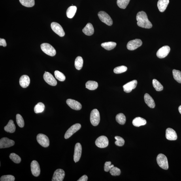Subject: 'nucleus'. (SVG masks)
<instances>
[{
  "label": "nucleus",
  "mask_w": 181,
  "mask_h": 181,
  "mask_svg": "<svg viewBox=\"0 0 181 181\" xmlns=\"http://www.w3.org/2000/svg\"><path fill=\"white\" fill-rule=\"evenodd\" d=\"M136 20L137 25L140 27L146 29H150L152 27V23L149 20L146 13L144 11L138 13Z\"/></svg>",
  "instance_id": "nucleus-1"
},
{
  "label": "nucleus",
  "mask_w": 181,
  "mask_h": 181,
  "mask_svg": "<svg viewBox=\"0 0 181 181\" xmlns=\"http://www.w3.org/2000/svg\"><path fill=\"white\" fill-rule=\"evenodd\" d=\"M157 161L159 167L162 169L165 170L169 169V166L167 159L164 155L160 154L158 155Z\"/></svg>",
  "instance_id": "nucleus-2"
},
{
  "label": "nucleus",
  "mask_w": 181,
  "mask_h": 181,
  "mask_svg": "<svg viewBox=\"0 0 181 181\" xmlns=\"http://www.w3.org/2000/svg\"><path fill=\"white\" fill-rule=\"evenodd\" d=\"M42 50L49 56H54L56 54V51L50 44L47 43H43L41 44Z\"/></svg>",
  "instance_id": "nucleus-3"
},
{
  "label": "nucleus",
  "mask_w": 181,
  "mask_h": 181,
  "mask_svg": "<svg viewBox=\"0 0 181 181\" xmlns=\"http://www.w3.org/2000/svg\"><path fill=\"white\" fill-rule=\"evenodd\" d=\"M90 120L91 124L93 126H96L99 124L100 121L99 112L97 109H93L90 114Z\"/></svg>",
  "instance_id": "nucleus-4"
},
{
  "label": "nucleus",
  "mask_w": 181,
  "mask_h": 181,
  "mask_svg": "<svg viewBox=\"0 0 181 181\" xmlns=\"http://www.w3.org/2000/svg\"><path fill=\"white\" fill-rule=\"evenodd\" d=\"M98 16L102 22L111 26L113 24V21L110 17L106 12L100 11L98 13Z\"/></svg>",
  "instance_id": "nucleus-5"
},
{
  "label": "nucleus",
  "mask_w": 181,
  "mask_h": 181,
  "mask_svg": "<svg viewBox=\"0 0 181 181\" xmlns=\"http://www.w3.org/2000/svg\"><path fill=\"white\" fill-rule=\"evenodd\" d=\"M37 140L38 143L45 148L47 147L50 145V142L48 138L46 135L42 134H38Z\"/></svg>",
  "instance_id": "nucleus-6"
},
{
  "label": "nucleus",
  "mask_w": 181,
  "mask_h": 181,
  "mask_svg": "<svg viewBox=\"0 0 181 181\" xmlns=\"http://www.w3.org/2000/svg\"><path fill=\"white\" fill-rule=\"evenodd\" d=\"M81 125L79 123H76L72 125L66 132L65 135V139H69L74 134L78 131L81 129Z\"/></svg>",
  "instance_id": "nucleus-7"
},
{
  "label": "nucleus",
  "mask_w": 181,
  "mask_h": 181,
  "mask_svg": "<svg viewBox=\"0 0 181 181\" xmlns=\"http://www.w3.org/2000/svg\"><path fill=\"white\" fill-rule=\"evenodd\" d=\"M108 144V140L105 136H100L95 141L96 145L99 148H105L107 147Z\"/></svg>",
  "instance_id": "nucleus-8"
},
{
  "label": "nucleus",
  "mask_w": 181,
  "mask_h": 181,
  "mask_svg": "<svg viewBox=\"0 0 181 181\" xmlns=\"http://www.w3.org/2000/svg\"><path fill=\"white\" fill-rule=\"evenodd\" d=\"M51 27L52 30L60 37H63L65 32L61 25L56 22H52L51 24Z\"/></svg>",
  "instance_id": "nucleus-9"
},
{
  "label": "nucleus",
  "mask_w": 181,
  "mask_h": 181,
  "mask_svg": "<svg viewBox=\"0 0 181 181\" xmlns=\"http://www.w3.org/2000/svg\"><path fill=\"white\" fill-rule=\"evenodd\" d=\"M142 44V42L140 39H135L129 41L127 45V48L129 50H134L140 47Z\"/></svg>",
  "instance_id": "nucleus-10"
},
{
  "label": "nucleus",
  "mask_w": 181,
  "mask_h": 181,
  "mask_svg": "<svg viewBox=\"0 0 181 181\" xmlns=\"http://www.w3.org/2000/svg\"><path fill=\"white\" fill-rule=\"evenodd\" d=\"M43 78L45 81L50 86H54L57 84L56 80L50 72L45 71L44 74Z\"/></svg>",
  "instance_id": "nucleus-11"
},
{
  "label": "nucleus",
  "mask_w": 181,
  "mask_h": 181,
  "mask_svg": "<svg viewBox=\"0 0 181 181\" xmlns=\"http://www.w3.org/2000/svg\"><path fill=\"white\" fill-rule=\"evenodd\" d=\"M82 153V147L80 143H76L74 148V160L75 163L79 161L81 156Z\"/></svg>",
  "instance_id": "nucleus-12"
},
{
  "label": "nucleus",
  "mask_w": 181,
  "mask_h": 181,
  "mask_svg": "<svg viewBox=\"0 0 181 181\" xmlns=\"http://www.w3.org/2000/svg\"><path fill=\"white\" fill-rule=\"evenodd\" d=\"M170 50V48L169 46H163L157 51L156 54L157 56L160 58H165L169 54Z\"/></svg>",
  "instance_id": "nucleus-13"
},
{
  "label": "nucleus",
  "mask_w": 181,
  "mask_h": 181,
  "mask_svg": "<svg viewBox=\"0 0 181 181\" xmlns=\"http://www.w3.org/2000/svg\"><path fill=\"white\" fill-rule=\"evenodd\" d=\"M65 172L63 169H57L54 172L52 181H62L65 178Z\"/></svg>",
  "instance_id": "nucleus-14"
},
{
  "label": "nucleus",
  "mask_w": 181,
  "mask_h": 181,
  "mask_svg": "<svg viewBox=\"0 0 181 181\" xmlns=\"http://www.w3.org/2000/svg\"><path fill=\"white\" fill-rule=\"evenodd\" d=\"M15 142L7 138H1L0 140V148H6L14 146Z\"/></svg>",
  "instance_id": "nucleus-15"
},
{
  "label": "nucleus",
  "mask_w": 181,
  "mask_h": 181,
  "mask_svg": "<svg viewBox=\"0 0 181 181\" xmlns=\"http://www.w3.org/2000/svg\"><path fill=\"white\" fill-rule=\"evenodd\" d=\"M31 171L33 175L38 177L40 173V169L39 164L35 160L32 162L31 164Z\"/></svg>",
  "instance_id": "nucleus-16"
},
{
  "label": "nucleus",
  "mask_w": 181,
  "mask_h": 181,
  "mask_svg": "<svg viewBox=\"0 0 181 181\" xmlns=\"http://www.w3.org/2000/svg\"><path fill=\"white\" fill-rule=\"evenodd\" d=\"M68 106L72 109L76 110H79L81 109V104L77 101L72 99H68L66 101Z\"/></svg>",
  "instance_id": "nucleus-17"
},
{
  "label": "nucleus",
  "mask_w": 181,
  "mask_h": 181,
  "mask_svg": "<svg viewBox=\"0 0 181 181\" xmlns=\"http://www.w3.org/2000/svg\"><path fill=\"white\" fill-rule=\"evenodd\" d=\"M137 81L134 80L131 81L127 83L123 86V90L125 92L129 93L135 89L137 87Z\"/></svg>",
  "instance_id": "nucleus-18"
},
{
  "label": "nucleus",
  "mask_w": 181,
  "mask_h": 181,
  "mask_svg": "<svg viewBox=\"0 0 181 181\" xmlns=\"http://www.w3.org/2000/svg\"><path fill=\"white\" fill-rule=\"evenodd\" d=\"M166 137L168 140H174L177 139L178 136L174 130L169 128L166 131Z\"/></svg>",
  "instance_id": "nucleus-19"
},
{
  "label": "nucleus",
  "mask_w": 181,
  "mask_h": 181,
  "mask_svg": "<svg viewBox=\"0 0 181 181\" xmlns=\"http://www.w3.org/2000/svg\"><path fill=\"white\" fill-rule=\"evenodd\" d=\"M19 83L21 87L23 88H26L30 84V78L27 75H23L21 76Z\"/></svg>",
  "instance_id": "nucleus-20"
},
{
  "label": "nucleus",
  "mask_w": 181,
  "mask_h": 181,
  "mask_svg": "<svg viewBox=\"0 0 181 181\" xmlns=\"http://www.w3.org/2000/svg\"><path fill=\"white\" fill-rule=\"evenodd\" d=\"M169 3V0H159L157 6L160 12H163L164 11Z\"/></svg>",
  "instance_id": "nucleus-21"
},
{
  "label": "nucleus",
  "mask_w": 181,
  "mask_h": 181,
  "mask_svg": "<svg viewBox=\"0 0 181 181\" xmlns=\"http://www.w3.org/2000/svg\"><path fill=\"white\" fill-rule=\"evenodd\" d=\"M144 98L145 102L149 107L152 108L155 107V104L154 100L148 94H145Z\"/></svg>",
  "instance_id": "nucleus-22"
},
{
  "label": "nucleus",
  "mask_w": 181,
  "mask_h": 181,
  "mask_svg": "<svg viewBox=\"0 0 181 181\" xmlns=\"http://www.w3.org/2000/svg\"><path fill=\"white\" fill-rule=\"evenodd\" d=\"M82 31L85 35L90 36L94 33V29L92 25L90 23H88L83 29Z\"/></svg>",
  "instance_id": "nucleus-23"
},
{
  "label": "nucleus",
  "mask_w": 181,
  "mask_h": 181,
  "mask_svg": "<svg viewBox=\"0 0 181 181\" xmlns=\"http://www.w3.org/2000/svg\"><path fill=\"white\" fill-rule=\"evenodd\" d=\"M16 126L14 121L10 120L8 122V124L4 127L5 130L8 133H12L16 131Z\"/></svg>",
  "instance_id": "nucleus-24"
},
{
  "label": "nucleus",
  "mask_w": 181,
  "mask_h": 181,
  "mask_svg": "<svg viewBox=\"0 0 181 181\" xmlns=\"http://www.w3.org/2000/svg\"><path fill=\"white\" fill-rule=\"evenodd\" d=\"M133 124L134 126L139 127L145 125L147 123L146 120L140 117H137L133 121Z\"/></svg>",
  "instance_id": "nucleus-25"
},
{
  "label": "nucleus",
  "mask_w": 181,
  "mask_h": 181,
  "mask_svg": "<svg viewBox=\"0 0 181 181\" xmlns=\"http://www.w3.org/2000/svg\"><path fill=\"white\" fill-rule=\"evenodd\" d=\"M77 10V8L75 6H70L67 8L66 14L68 18L71 19L75 15Z\"/></svg>",
  "instance_id": "nucleus-26"
},
{
  "label": "nucleus",
  "mask_w": 181,
  "mask_h": 181,
  "mask_svg": "<svg viewBox=\"0 0 181 181\" xmlns=\"http://www.w3.org/2000/svg\"><path fill=\"white\" fill-rule=\"evenodd\" d=\"M116 43L113 42H104L101 44L102 47L107 50H113L116 47Z\"/></svg>",
  "instance_id": "nucleus-27"
},
{
  "label": "nucleus",
  "mask_w": 181,
  "mask_h": 181,
  "mask_svg": "<svg viewBox=\"0 0 181 181\" xmlns=\"http://www.w3.org/2000/svg\"><path fill=\"white\" fill-rule=\"evenodd\" d=\"M98 86V83L94 81H88L86 84V88L90 90H96Z\"/></svg>",
  "instance_id": "nucleus-28"
},
{
  "label": "nucleus",
  "mask_w": 181,
  "mask_h": 181,
  "mask_svg": "<svg viewBox=\"0 0 181 181\" xmlns=\"http://www.w3.org/2000/svg\"><path fill=\"white\" fill-rule=\"evenodd\" d=\"M83 60L82 57L78 56L76 57L74 62V65L76 69L78 70H81L83 66Z\"/></svg>",
  "instance_id": "nucleus-29"
},
{
  "label": "nucleus",
  "mask_w": 181,
  "mask_h": 181,
  "mask_svg": "<svg viewBox=\"0 0 181 181\" xmlns=\"http://www.w3.org/2000/svg\"><path fill=\"white\" fill-rule=\"evenodd\" d=\"M116 120L117 122L121 125H124L126 122V117L122 113L116 115Z\"/></svg>",
  "instance_id": "nucleus-30"
},
{
  "label": "nucleus",
  "mask_w": 181,
  "mask_h": 181,
  "mask_svg": "<svg viewBox=\"0 0 181 181\" xmlns=\"http://www.w3.org/2000/svg\"><path fill=\"white\" fill-rule=\"evenodd\" d=\"M22 5L25 7L30 8L35 5V0H19Z\"/></svg>",
  "instance_id": "nucleus-31"
},
{
  "label": "nucleus",
  "mask_w": 181,
  "mask_h": 181,
  "mask_svg": "<svg viewBox=\"0 0 181 181\" xmlns=\"http://www.w3.org/2000/svg\"><path fill=\"white\" fill-rule=\"evenodd\" d=\"M130 0H117V4L118 7L125 9L128 5Z\"/></svg>",
  "instance_id": "nucleus-32"
},
{
  "label": "nucleus",
  "mask_w": 181,
  "mask_h": 181,
  "mask_svg": "<svg viewBox=\"0 0 181 181\" xmlns=\"http://www.w3.org/2000/svg\"><path fill=\"white\" fill-rule=\"evenodd\" d=\"M45 109V105L42 103H38L35 106L34 111L36 114L40 113L44 111Z\"/></svg>",
  "instance_id": "nucleus-33"
},
{
  "label": "nucleus",
  "mask_w": 181,
  "mask_h": 181,
  "mask_svg": "<svg viewBox=\"0 0 181 181\" xmlns=\"http://www.w3.org/2000/svg\"><path fill=\"white\" fill-rule=\"evenodd\" d=\"M153 87L157 91H161L163 89V87L158 81L156 79H153L152 81Z\"/></svg>",
  "instance_id": "nucleus-34"
},
{
  "label": "nucleus",
  "mask_w": 181,
  "mask_h": 181,
  "mask_svg": "<svg viewBox=\"0 0 181 181\" xmlns=\"http://www.w3.org/2000/svg\"><path fill=\"white\" fill-rule=\"evenodd\" d=\"M173 78L177 82L181 83V72L178 70H173L172 71Z\"/></svg>",
  "instance_id": "nucleus-35"
},
{
  "label": "nucleus",
  "mask_w": 181,
  "mask_h": 181,
  "mask_svg": "<svg viewBox=\"0 0 181 181\" xmlns=\"http://www.w3.org/2000/svg\"><path fill=\"white\" fill-rule=\"evenodd\" d=\"M16 118L17 123L18 126L21 128L24 127L25 123L24 119L22 116L20 114H17Z\"/></svg>",
  "instance_id": "nucleus-36"
},
{
  "label": "nucleus",
  "mask_w": 181,
  "mask_h": 181,
  "mask_svg": "<svg viewBox=\"0 0 181 181\" xmlns=\"http://www.w3.org/2000/svg\"><path fill=\"white\" fill-rule=\"evenodd\" d=\"M54 75L55 78L60 81L63 82L65 80V76L64 74L58 71L54 72Z\"/></svg>",
  "instance_id": "nucleus-37"
},
{
  "label": "nucleus",
  "mask_w": 181,
  "mask_h": 181,
  "mask_svg": "<svg viewBox=\"0 0 181 181\" xmlns=\"http://www.w3.org/2000/svg\"><path fill=\"white\" fill-rule=\"evenodd\" d=\"M10 158L14 163L17 164L20 163L21 161L20 157L15 153H11L10 155Z\"/></svg>",
  "instance_id": "nucleus-38"
},
{
  "label": "nucleus",
  "mask_w": 181,
  "mask_h": 181,
  "mask_svg": "<svg viewBox=\"0 0 181 181\" xmlns=\"http://www.w3.org/2000/svg\"><path fill=\"white\" fill-rule=\"evenodd\" d=\"M127 69V68L126 66H120L115 68L114 69V72L116 74H121L126 72Z\"/></svg>",
  "instance_id": "nucleus-39"
},
{
  "label": "nucleus",
  "mask_w": 181,
  "mask_h": 181,
  "mask_svg": "<svg viewBox=\"0 0 181 181\" xmlns=\"http://www.w3.org/2000/svg\"><path fill=\"white\" fill-rule=\"evenodd\" d=\"M115 139L116 140L115 143L116 146L121 147L124 145L125 140L122 138L117 136L115 137Z\"/></svg>",
  "instance_id": "nucleus-40"
},
{
  "label": "nucleus",
  "mask_w": 181,
  "mask_h": 181,
  "mask_svg": "<svg viewBox=\"0 0 181 181\" xmlns=\"http://www.w3.org/2000/svg\"><path fill=\"white\" fill-rule=\"evenodd\" d=\"M110 173L112 176H118L120 175L121 171L118 167H114L110 170Z\"/></svg>",
  "instance_id": "nucleus-41"
},
{
  "label": "nucleus",
  "mask_w": 181,
  "mask_h": 181,
  "mask_svg": "<svg viewBox=\"0 0 181 181\" xmlns=\"http://www.w3.org/2000/svg\"><path fill=\"white\" fill-rule=\"evenodd\" d=\"M15 180L14 177L10 175L2 176L0 178L1 181H14Z\"/></svg>",
  "instance_id": "nucleus-42"
},
{
  "label": "nucleus",
  "mask_w": 181,
  "mask_h": 181,
  "mask_svg": "<svg viewBox=\"0 0 181 181\" xmlns=\"http://www.w3.org/2000/svg\"><path fill=\"white\" fill-rule=\"evenodd\" d=\"M111 162L110 161L106 162L104 164V170L105 172L110 171L112 168L114 167V165H111Z\"/></svg>",
  "instance_id": "nucleus-43"
},
{
  "label": "nucleus",
  "mask_w": 181,
  "mask_h": 181,
  "mask_svg": "<svg viewBox=\"0 0 181 181\" xmlns=\"http://www.w3.org/2000/svg\"><path fill=\"white\" fill-rule=\"evenodd\" d=\"M7 45V44L6 43V40L5 39H0V46H3L5 47Z\"/></svg>",
  "instance_id": "nucleus-44"
},
{
  "label": "nucleus",
  "mask_w": 181,
  "mask_h": 181,
  "mask_svg": "<svg viewBox=\"0 0 181 181\" xmlns=\"http://www.w3.org/2000/svg\"><path fill=\"white\" fill-rule=\"evenodd\" d=\"M88 178L86 175H84L81 177L78 181H87L88 180Z\"/></svg>",
  "instance_id": "nucleus-45"
},
{
  "label": "nucleus",
  "mask_w": 181,
  "mask_h": 181,
  "mask_svg": "<svg viewBox=\"0 0 181 181\" xmlns=\"http://www.w3.org/2000/svg\"><path fill=\"white\" fill-rule=\"evenodd\" d=\"M179 111L180 112V113L181 114V105L179 106L178 108Z\"/></svg>",
  "instance_id": "nucleus-46"
}]
</instances>
